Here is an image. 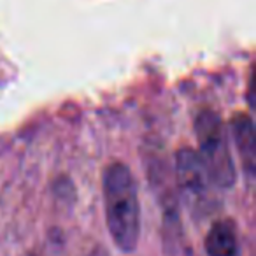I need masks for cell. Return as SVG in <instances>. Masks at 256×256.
I'll return each mask as SVG.
<instances>
[{"instance_id": "cell-6", "label": "cell", "mask_w": 256, "mask_h": 256, "mask_svg": "<svg viewBox=\"0 0 256 256\" xmlns=\"http://www.w3.org/2000/svg\"><path fill=\"white\" fill-rule=\"evenodd\" d=\"M26 256H37V254H26Z\"/></svg>"}, {"instance_id": "cell-5", "label": "cell", "mask_w": 256, "mask_h": 256, "mask_svg": "<svg viewBox=\"0 0 256 256\" xmlns=\"http://www.w3.org/2000/svg\"><path fill=\"white\" fill-rule=\"evenodd\" d=\"M232 134L240 153L242 164L249 176L254 174V160H256V144H254V128H252V118L246 112L235 114L232 120Z\"/></svg>"}, {"instance_id": "cell-2", "label": "cell", "mask_w": 256, "mask_h": 256, "mask_svg": "<svg viewBox=\"0 0 256 256\" xmlns=\"http://www.w3.org/2000/svg\"><path fill=\"white\" fill-rule=\"evenodd\" d=\"M195 132L200 144L198 158L209 182L218 188H232L235 182V167L221 118L212 110H202L195 120Z\"/></svg>"}, {"instance_id": "cell-1", "label": "cell", "mask_w": 256, "mask_h": 256, "mask_svg": "<svg viewBox=\"0 0 256 256\" xmlns=\"http://www.w3.org/2000/svg\"><path fill=\"white\" fill-rule=\"evenodd\" d=\"M107 228L121 251H134L140 237V206L137 182L124 164H110L104 172Z\"/></svg>"}, {"instance_id": "cell-4", "label": "cell", "mask_w": 256, "mask_h": 256, "mask_svg": "<svg viewBox=\"0 0 256 256\" xmlns=\"http://www.w3.org/2000/svg\"><path fill=\"white\" fill-rule=\"evenodd\" d=\"M204 246L207 256H240L238 235L234 221L228 218L216 221L210 226Z\"/></svg>"}, {"instance_id": "cell-3", "label": "cell", "mask_w": 256, "mask_h": 256, "mask_svg": "<svg viewBox=\"0 0 256 256\" xmlns=\"http://www.w3.org/2000/svg\"><path fill=\"white\" fill-rule=\"evenodd\" d=\"M176 172H178V182L182 193L195 204H200L207 196V178L206 168L195 153L190 148H182L176 154Z\"/></svg>"}]
</instances>
